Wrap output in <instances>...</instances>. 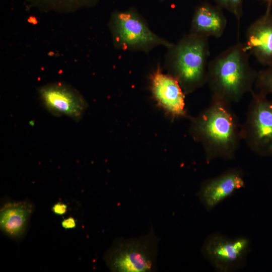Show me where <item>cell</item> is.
<instances>
[{
  "mask_svg": "<svg viewBox=\"0 0 272 272\" xmlns=\"http://www.w3.org/2000/svg\"><path fill=\"white\" fill-rule=\"evenodd\" d=\"M241 127L230 104L212 98L207 107L191 118L189 133L201 144L209 163L234 158L242 140Z\"/></svg>",
  "mask_w": 272,
  "mask_h": 272,
  "instance_id": "obj_1",
  "label": "cell"
},
{
  "mask_svg": "<svg viewBox=\"0 0 272 272\" xmlns=\"http://www.w3.org/2000/svg\"><path fill=\"white\" fill-rule=\"evenodd\" d=\"M249 54L244 43H237L209 62L207 84L212 98L231 104L253 91L258 71L250 66Z\"/></svg>",
  "mask_w": 272,
  "mask_h": 272,
  "instance_id": "obj_2",
  "label": "cell"
},
{
  "mask_svg": "<svg viewBox=\"0 0 272 272\" xmlns=\"http://www.w3.org/2000/svg\"><path fill=\"white\" fill-rule=\"evenodd\" d=\"M209 56L208 38L189 33L168 49L165 66L187 95L207 84Z\"/></svg>",
  "mask_w": 272,
  "mask_h": 272,
  "instance_id": "obj_3",
  "label": "cell"
},
{
  "mask_svg": "<svg viewBox=\"0 0 272 272\" xmlns=\"http://www.w3.org/2000/svg\"><path fill=\"white\" fill-rule=\"evenodd\" d=\"M159 239L152 227L146 235L118 238L103 259L114 272H151L156 270Z\"/></svg>",
  "mask_w": 272,
  "mask_h": 272,
  "instance_id": "obj_4",
  "label": "cell"
},
{
  "mask_svg": "<svg viewBox=\"0 0 272 272\" xmlns=\"http://www.w3.org/2000/svg\"><path fill=\"white\" fill-rule=\"evenodd\" d=\"M109 28L114 47L123 51L148 53L158 46L169 49L174 45L155 34L133 7L114 11Z\"/></svg>",
  "mask_w": 272,
  "mask_h": 272,
  "instance_id": "obj_5",
  "label": "cell"
},
{
  "mask_svg": "<svg viewBox=\"0 0 272 272\" xmlns=\"http://www.w3.org/2000/svg\"><path fill=\"white\" fill-rule=\"evenodd\" d=\"M245 119L241 124L242 140L254 153L272 156V100L259 91L251 93Z\"/></svg>",
  "mask_w": 272,
  "mask_h": 272,
  "instance_id": "obj_6",
  "label": "cell"
},
{
  "mask_svg": "<svg viewBox=\"0 0 272 272\" xmlns=\"http://www.w3.org/2000/svg\"><path fill=\"white\" fill-rule=\"evenodd\" d=\"M249 248V241L245 237L233 239L215 233L205 240L201 251L216 269L229 272L240 269L245 265Z\"/></svg>",
  "mask_w": 272,
  "mask_h": 272,
  "instance_id": "obj_7",
  "label": "cell"
},
{
  "mask_svg": "<svg viewBox=\"0 0 272 272\" xmlns=\"http://www.w3.org/2000/svg\"><path fill=\"white\" fill-rule=\"evenodd\" d=\"M39 94L45 108L54 116H66L78 121L87 108V103L80 92L64 83L45 85L39 88Z\"/></svg>",
  "mask_w": 272,
  "mask_h": 272,
  "instance_id": "obj_8",
  "label": "cell"
},
{
  "mask_svg": "<svg viewBox=\"0 0 272 272\" xmlns=\"http://www.w3.org/2000/svg\"><path fill=\"white\" fill-rule=\"evenodd\" d=\"M152 95L158 103L174 118L187 117L185 94L177 81L171 75L163 73L158 64L150 77Z\"/></svg>",
  "mask_w": 272,
  "mask_h": 272,
  "instance_id": "obj_9",
  "label": "cell"
},
{
  "mask_svg": "<svg viewBox=\"0 0 272 272\" xmlns=\"http://www.w3.org/2000/svg\"><path fill=\"white\" fill-rule=\"evenodd\" d=\"M272 3H268L265 13L248 27L245 47L261 64L272 65Z\"/></svg>",
  "mask_w": 272,
  "mask_h": 272,
  "instance_id": "obj_10",
  "label": "cell"
},
{
  "mask_svg": "<svg viewBox=\"0 0 272 272\" xmlns=\"http://www.w3.org/2000/svg\"><path fill=\"white\" fill-rule=\"evenodd\" d=\"M244 185L243 171L237 168L229 169L204 181L201 185L198 197L206 210L211 211Z\"/></svg>",
  "mask_w": 272,
  "mask_h": 272,
  "instance_id": "obj_11",
  "label": "cell"
},
{
  "mask_svg": "<svg viewBox=\"0 0 272 272\" xmlns=\"http://www.w3.org/2000/svg\"><path fill=\"white\" fill-rule=\"evenodd\" d=\"M227 23L221 7L202 2L194 9L189 33L207 38H219L223 34Z\"/></svg>",
  "mask_w": 272,
  "mask_h": 272,
  "instance_id": "obj_12",
  "label": "cell"
},
{
  "mask_svg": "<svg viewBox=\"0 0 272 272\" xmlns=\"http://www.w3.org/2000/svg\"><path fill=\"white\" fill-rule=\"evenodd\" d=\"M34 210V205L26 199L6 203L0 211L1 230L11 238L21 237Z\"/></svg>",
  "mask_w": 272,
  "mask_h": 272,
  "instance_id": "obj_13",
  "label": "cell"
},
{
  "mask_svg": "<svg viewBox=\"0 0 272 272\" xmlns=\"http://www.w3.org/2000/svg\"><path fill=\"white\" fill-rule=\"evenodd\" d=\"M42 12L69 13L96 6L100 0H25Z\"/></svg>",
  "mask_w": 272,
  "mask_h": 272,
  "instance_id": "obj_14",
  "label": "cell"
},
{
  "mask_svg": "<svg viewBox=\"0 0 272 272\" xmlns=\"http://www.w3.org/2000/svg\"><path fill=\"white\" fill-rule=\"evenodd\" d=\"M255 84L258 91L267 95L272 94V65L258 71Z\"/></svg>",
  "mask_w": 272,
  "mask_h": 272,
  "instance_id": "obj_15",
  "label": "cell"
},
{
  "mask_svg": "<svg viewBox=\"0 0 272 272\" xmlns=\"http://www.w3.org/2000/svg\"><path fill=\"white\" fill-rule=\"evenodd\" d=\"M217 5L233 14L238 22L243 14V3L244 0H213Z\"/></svg>",
  "mask_w": 272,
  "mask_h": 272,
  "instance_id": "obj_16",
  "label": "cell"
},
{
  "mask_svg": "<svg viewBox=\"0 0 272 272\" xmlns=\"http://www.w3.org/2000/svg\"><path fill=\"white\" fill-rule=\"evenodd\" d=\"M67 208V206L65 203L58 202L53 205L51 210L55 214L62 215L66 212Z\"/></svg>",
  "mask_w": 272,
  "mask_h": 272,
  "instance_id": "obj_17",
  "label": "cell"
},
{
  "mask_svg": "<svg viewBox=\"0 0 272 272\" xmlns=\"http://www.w3.org/2000/svg\"><path fill=\"white\" fill-rule=\"evenodd\" d=\"M62 227L65 229H73L76 226V222L72 217L64 219L61 222Z\"/></svg>",
  "mask_w": 272,
  "mask_h": 272,
  "instance_id": "obj_18",
  "label": "cell"
},
{
  "mask_svg": "<svg viewBox=\"0 0 272 272\" xmlns=\"http://www.w3.org/2000/svg\"><path fill=\"white\" fill-rule=\"evenodd\" d=\"M263 1L267 2V4L268 3H272V0H263Z\"/></svg>",
  "mask_w": 272,
  "mask_h": 272,
  "instance_id": "obj_19",
  "label": "cell"
},
{
  "mask_svg": "<svg viewBox=\"0 0 272 272\" xmlns=\"http://www.w3.org/2000/svg\"><path fill=\"white\" fill-rule=\"evenodd\" d=\"M158 1H160V2H164V1H165V0H158Z\"/></svg>",
  "mask_w": 272,
  "mask_h": 272,
  "instance_id": "obj_20",
  "label": "cell"
}]
</instances>
